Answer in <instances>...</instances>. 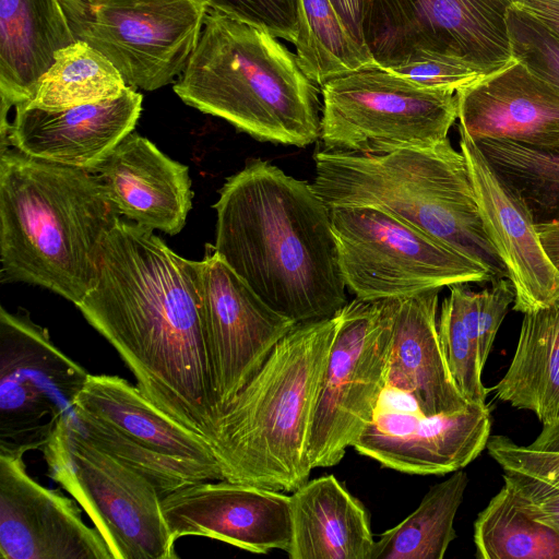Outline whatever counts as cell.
Here are the masks:
<instances>
[{
    "instance_id": "21",
    "label": "cell",
    "mask_w": 559,
    "mask_h": 559,
    "mask_svg": "<svg viewBox=\"0 0 559 559\" xmlns=\"http://www.w3.org/2000/svg\"><path fill=\"white\" fill-rule=\"evenodd\" d=\"M94 170L120 215L151 230L176 235L192 207L189 169L134 131Z\"/></svg>"
},
{
    "instance_id": "41",
    "label": "cell",
    "mask_w": 559,
    "mask_h": 559,
    "mask_svg": "<svg viewBox=\"0 0 559 559\" xmlns=\"http://www.w3.org/2000/svg\"><path fill=\"white\" fill-rule=\"evenodd\" d=\"M355 41L369 53L362 35V0H331ZM370 55V53H369Z\"/></svg>"
},
{
    "instance_id": "1",
    "label": "cell",
    "mask_w": 559,
    "mask_h": 559,
    "mask_svg": "<svg viewBox=\"0 0 559 559\" xmlns=\"http://www.w3.org/2000/svg\"><path fill=\"white\" fill-rule=\"evenodd\" d=\"M76 307L119 353L145 396L212 442L221 413L195 261L120 218L103 242L96 282Z\"/></svg>"
},
{
    "instance_id": "14",
    "label": "cell",
    "mask_w": 559,
    "mask_h": 559,
    "mask_svg": "<svg viewBox=\"0 0 559 559\" xmlns=\"http://www.w3.org/2000/svg\"><path fill=\"white\" fill-rule=\"evenodd\" d=\"M195 282L222 414L296 323L267 306L213 246L195 261Z\"/></svg>"
},
{
    "instance_id": "11",
    "label": "cell",
    "mask_w": 559,
    "mask_h": 559,
    "mask_svg": "<svg viewBox=\"0 0 559 559\" xmlns=\"http://www.w3.org/2000/svg\"><path fill=\"white\" fill-rule=\"evenodd\" d=\"M514 1L362 0L365 45L384 69L445 55L497 71L513 60L507 17Z\"/></svg>"
},
{
    "instance_id": "16",
    "label": "cell",
    "mask_w": 559,
    "mask_h": 559,
    "mask_svg": "<svg viewBox=\"0 0 559 559\" xmlns=\"http://www.w3.org/2000/svg\"><path fill=\"white\" fill-rule=\"evenodd\" d=\"M171 536H202L253 554L286 551L292 539L290 496L226 479L199 481L162 499Z\"/></svg>"
},
{
    "instance_id": "38",
    "label": "cell",
    "mask_w": 559,
    "mask_h": 559,
    "mask_svg": "<svg viewBox=\"0 0 559 559\" xmlns=\"http://www.w3.org/2000/svg\"><path fill=\"white\" fill-rule=\"evenodd\" d=\"M423 86L457 92L495 72L480 64L445 55H428L386 69Z\"/></svg>"
},
{
    "instance_id": "17",
    "label": "cell",
    "mask_w": 559,
    "mask_h": 559,
    "mask_svg": "<svg viewBox=\"0 0 559 559\" xmlns=\"http://www.w3.org/2000/svg\"><path fill=\"white\" fill-rule=\"evenodd\" d=\"M1 559H114L76 503L29 476L21 455L0 454Z\"/></svg>"
},
{
    "instance_id": "23",
    "label": "cell",
    "mask_w": 559,
    "mask_h": 559,
    "mask_svg": "<svg viewBox=\"0 0 559 559\" xmlns=\"http://www.w3.org/2000/svg\"><path fill=\"white\" fill-rule=\"evenodd\" d=\"M74 41L58 0H0L1 131L9 109L33 97L56 52Z\"/></svg>"
},
{
    "instance_id": "24",
    "label": "cell",
    "mask_w": 559,
    "mask_h": 559,
    "mask_svg": "<svg viewBox=\"0 0 559 559\" xmlns=\"http://www.w3.org/2000/svg\"><path fill=\"white\" fill-rule=\"evenodd\" d=\"M290 520V559H372L369 514L334 475L293 491Z\"/></svg>"
},
{
    "instance_id": "7",
    "label": "cell",
    "mask_w": 559,
    "mask_h": 559,
    "mask_svg": "<svg viewBox=\"0 0 559 559\" xmlns=\"http://www.w3.org/2000/svg\"><path fill=\"white\" fill-rule=\"evenodd\" d=\"M43 452L48 475L87 513L114 559L178 558L155 485L92 443L74 413L61 418Z\"/></svg>"
},
{
    "instance_id": "6",
    "label": "cell",
    "mask_w": 559,
    "mask_h": 559,
    "mask_svg": "<svg viewBox=\"0 0 559 559\" xmlns=\"http://www.w3.org/2000/svg\"><path fill=\"white\" fill-rule=\"evenodd\" d=\"M311 183L329 207L370 206L399 218L491 275L508 271L478 211L463 153L449 139L382 155L321 150Z\"/></svg>"
},
{
    "instance_id": "8",
    "label": "cell",
    "mask_w": 559,
    "mask_h": 559,
    "mask_svg": "<svg viewBox=\"0 0 559 559\" xmlns=\"http://www.w3.org/2000/svg\"><path fill=\"white\" fill-rule=\"evenodd\" d=\"M324 148L382 155L428 148L448 139L457 119L456 93L423 86L379 66L321 86Z\"/></svg>"
},
{
    "instance_id": "33",
    "label": "cell",
    "mask_w": 559,
    "mask_h": 559,
    "mask_svg": "<svg viewBox=\"0 0 559 559\" xmlns=\"http://www.w3.org/2000/svg\"><path fill=\"white\" fill-rule=\"evenodd\" d=\"M438 333L450 373L468 403L486 405L481 381L483 364L475 338L467 330L455 296L444 298L438 320Z\"/></svg>"
},
{
    "instance_id": "32",
    "label": "cell",
    "mask_w": 559,
    "mask_h": 559,
    "mask_svg": "<svg viewBox=\"0 0 559 559\" xmlns=\"http://www.w3.org/2000/svg\"><path fill=\"white\" fill-rule=\"evenodd\" d=\"M74 420L92 443L148 478L162 499L191 484L224 479L216 464L160 453L127 438L81 411L74 409Z\"/></svg>"
},
{
    "instance_id": "20",
    "label": "cell",
    "mask_w": 559,
    "mask_h": 559,
    "mask_svg": "<svg viewBox=\"0 0 559 559\" xmlns=\"http://www.w3.org/2000/svg\"><path fill=\"white\" fill-rule=\"evenodd\" d=\"M456 97L459 129L475 142L559 147V92L514 58Z\"/></svg>"
},
{
    "instance_id": "36",
    "label": "cell",
    "mask_w": 559,
    "mask_h": 559,
    "mask_svg": "<svg viewBox=\"0 0 559 559\" xmlns=\"http://www.w3.org/2000/svg\"><path fill=\"white\" fill-rule=\"evenodd\" d=\"M486 448L503 471L531 475L559 488V418L543 424L542 432L527 445L492 436Z\"/></svg>"
},
{
    "instance_id": "25",
    "label": "cell",
    "mask_w": 559,
    "mask_h": 559,
    "mask_svg": "<svg viewBox=\"0 0 559 559\" xmlns=\"http://www.w3.org/2000/svg\"><path fill=\"white\" fill-rule=\"evenodd\" d=\"M74 409L160 453L218 465L206 437L165 414L138 385L118 376L88 374Z\"/></svg>"
},
{
    "instance_id": "34",
    "label": "cell",
    "mask_w": 559,
    "mask_h": 559,
    "mask_svg": "<svg viewBox=\"0 0 559 559\" xmlns=\"http://www.w3.org/2000/svg\"><path fill=\"white\" fill-rule=\"evenodd\" d=\"M490 283V287L478 293L473 292L467 284L450 287L459 302L465 325L477 343L483 366L509 307L515 300L514 287L508 277Z\"/></svg>"
},
{
    "instance_id": "12",
    "label": "cell",
    "mask_w": 559,
    "mask_h": 559,
    "mask_svg": "<svg viewBox=\"0 0 559 559\" xmlns=\"http://www.w3.org/2000/svg\"><path fill=\"white\" fill-rule=\"evenodd\" d=\"M75 40L102 52L127 86L155 91L175 83L193 52L207 0H106L60 4Z\"/></svg>"
},
{
    "instance_id": "30",
    "label": "cell",
    "mask_w": 559,
    "mask_h": 559,
    "mask_svg": "<svg viewBox=\"0 0 559 559\" xmlns=\"http://www.w3.org/2000/svg\"><path fill=\"white\" fill-rule=\"evenodd\" d=\"M296 56L320 87L338 75L377 66L352 37L331 0H298Z\"/></svg>"
},
{
    "instance_id": "31",
    "label": "cell",
    "mask_w": 559,
    "mask_h": 559,
    "mask_svg": "<svg viewBox=\"0 0 559 559\" xmlns=\"http://www.w3.org/2000/svg\"><path fill=\"white\" fill-rule=\"evenodd\" d=\"M479 150L528 207L535 223L559 216V147L479 140Z\"/></svg>"
},
{
    "instance_id": "35",
    "label": "cell",
    "mask_w": 559,
    "mask_h": 559,
    "mask_svg": "<svg viewBox=\"0 0 559 559\" xmlns=\"http://www.w3.org/2000/svg\"><path fill=\"white\" fill-rule=\"evenodd\" d=\"M507 24L512 57L559 92V37L514 4Z\"/></svg>"
},
{
    "instance_id": "13",
    "label": "cell",
    "mask_w": 559,
    "mask_h": 559,
    "mask_svg": "<svg viewBox=\"0 0 559 559\" xmlns=\"http://www.w3.org/2000/svg\"><path fill=\"white\" fill-rule=\"evenodd\" d=\"M90 373L27 313L0 309V454L43 450Z\"/></svg>"
},
{
    "instance_id": "37",
    "label": "cell",
    "mask_w": 559,
    "mask_h": 559,
    "mask_svg": "<svg viewBox=\"0 0 559 559\" xmlns=\"http://www.w3.org/2000/svg\"><path fill=\"white\" fill-rule=\"evenodd\" d=\"M211 9L296 44L299 35L298 0H207Z\"/></svg>"
},
{
    "instance_id": "28",
    "label": "cell",
    "mask_w": 559,
    "mask_h": 559,
    "mask_svg": "<svg viewBox=\"0 0 559 559\" xmlns=\"http://www.w3.org/2000/svg\"><path fill=\"white\" fill-rule=\"evenodd\" d=\"M127 85L117 68L83 40L58 50L28 107L58 110L120 96Z\"/></svg>"
},
{
    "instance_id": "2",
    "label": "cell",
    "mask_w": 559,
    "mask_h": 559,
    "mask_svg": "<svg viewBox=\"0 0 559 559\" xmlns=\"http://www.w3.org/2000/svg\"><path fill=\"white\" fill-rule=\"evenodd\" d=\"M218 194L213 248L267 306L297 324L348 302L331 209L311 183L258 158Z\"/></svg>"
},
{
    "instance_id": "27",
    "label": "cell",
    "mask_w": 559,
    "mask_h": 559,
    "mask_svg": "<svg viewBox=\"0 0 559 559\" xmlns=\"http://www.w3.org/2000/svg\"><path fill=\"white\" fill-rule=\"evenodd\" d=\"M467 484L459 469L433 485L409 515L380 536L372 559H442L456 537L454 519Z\"/></svg>"
},
{
    "instance_id": "18",
    "label": "cell",
    "mask_w": 559,
    "mask_h": 559,
    "mask_svg": "<svg viewBox=\"0 0 559 559\" xmlns=\"http://www.w3.org/2000/svg\"><path fill=\"white\" fill-rule=\"evenodd\" d=\"M459 132L484 226L514 287L513 310L525 313L558 302L559 272L542 246L528 207L488 163L476 142L464 131Z\"/></svg>"
},
{
    "instance_id": "22",
    "label": "cell",
    "mask_w": 559,
    "mask_h": 559,
    "mask_svg": "<svg viewBox=\"0 0 559 559\" xmlns=\"http://www.w3.org/2000/svg\"><path fill=\"white\" fill-rule=\"evenodd\" d=\"M439 290L397 299L388 386L406 394L426 416L464 409L469 403L456 386L440 344Z\"/></svg>"
},
{
    "instance_id": "15",
    "label": "cell",
    "mask_w": 559,
    "mask_h": 559,
    "mask_svg": "<svg viewBox=\"0 0 559 559\" xmlns=\"http://www.w3.org/2000/svg\"><path fill=\"white\" fill-rule=\"evenodd\" d=\"M490 430L487 404L426 416L415 403H389L382 394L372 420L352 447L401 473L444 475L474 461L487 447Z\"/></svg>"
},
{
    "instance_id": "10",
    "label": "cell",
    "mask_w": 559,
    "mask_h": 559,
    "mask_svg": "<svg viewBox=\"0 0 559 559\" xmlns=\"http://www.w3.org/2000/svg\"><path fill=\"white\" fill-rule=\"evenodd\" d=\"M399 298H354L337 313L308 441L313 468L338 464L372 420L388 388Z\"/></svg>"
},
{
    "instance_id": "26",
    "label": "cell",
    "mask_w": 559,
    "mask_h": 559,
    "mask_svg": "<svg viewBox=\"0 0 559 559\" xmlns=\"http://www.w3.org/2000/svg\"><path fill=\"white\" fill-rule=\"evenodd\" d=\"M523 314L512 361L493 389L547 424L559 418V301Z\"/></svg>"
},
{
    "instance_id": "9",
    "label": "cell",
    "mask_w": 559,
    "mask_h": 559,
    "mask_svg": "<svg viewBox=\"0 0 559 559\" xmlns=\"http://www.w3.org/2000/svg\"><path fill=\"white\" fill-rule=\"evenodd\" d=\"M330 209L344 281L356 298H403L492 282L485 267L386 212Z\"/></svg>"
},
{
    "instance_id": "19",
    "label": "cell",
    "mask_w": 559,
    "mask_h": 559,
    "mask_svg": "<svg viewBox=\"0 0 559 559\" xmlns=\"http://www.w3.org/2000/svg\"><path fill=\"white\" fill-rule=\"evenodd\" d=\"M141 111L142 95L129 86L116 98L58 110L19 104L1 147L94 169L134 130Z\"/></svg>"
},
{
    "instance_id": "39",
    "label": "cell",
    "mask_w": 559,
    "mask_h": 559,
    "mask_svg": "<svg viewBox=\"0 0 559 559\" xmlns=\"http://www.w3.org/2000/svg\"><path fill=\"white\" fill-rule=\"evenodd\" d=\"M502 477L523 507L559 535V488L519 472L504 471Z\"/></svg>"
},
{
    "instance_id": "4",
    "label": "cell",
    "mask_w": 559,
    "mask_h": 559,
    "mask_svg": "<svg viewBox=\"0 0 559 559\" xmlns=\"http://www.w3.org/2000/svg\"><path fill=\"white\" fill-rule=\"evenodd\" d=\"M336 324V314L297 323L221 414L212 448L224 479L284 492L309 480V435Z\"/></svg>"
},
{
    "instance_id": "44",
    "label": "cell",
    "mask_w": 559,
    "mask_h": 559,
    "mask_svg": "<svg viewBox=\"0 0 559 559\" xmlns=\"http://www.w3.org/2000/svg\"><path fill=\"white\" fill-rule=\"evenodd\" d=\"M546 1H556V2H559V0H546Z\"/></svg>"
},
{
    "instance_id": "3",
    "label": "cell",
    "mask_w": 559,
    "mask_h": 559,
    "mask_svg": "<svg viewBox=\"0 0 559 559\" xmlns=\"http://www.w3.org/2000/svg\"><path fill=\"white\" fill-rule=\"evenodd\" d=\"M120 219L92 169L0 155L1 282H22L73 302L93 288L105 238Z\"/></svg>"
},
{
    "instance_id": "5",
    "label": "cell",
    "mask_w": 559,
    "mask_h": 559,
    "mask_svg": "<svg viewBox=\"0 0 559 559\" xmlns=\"http://www.w3.org/2000/svg\"><path fill=\"white\" fill-rule=\"evenodd\" d=\"M173 90L260 141L305 147L320 138L321 87L297 56L269 32L211 8Z\"/></svg>"
},
{
    "instance_id": "42",
    "label": "cell",
    "mask_w": 559,
    "mask_h": 559,
    "mask_svg": "<svg viewBox=\"0 0 559 559\" xmlns=\"http://www.w3.org/2000/svg\"><path fill=\"white\" fill-rule=\"evenodd\" d=\"M536 230L547 257L559 272V216L536 223Z\"/></svg>"
},
{
    "instance_id": "40",
    "label": "cell",
    "mask_w": 559,
    "mask_h": 559,
    "mask_svg": "<svg viewBox=\"0 0 559 559\" xmlns=\"http://www.w3.org/2000/svg\"><path fill=\"white\" fill-rule=\"evenodd\" d=\"M513 4L535 17L559 37V2L546 0H515Z\"/></svg>"
},
{
    "instance_id": "43",
    "label": "cell",
    "mask_w": 559,
    "mask_h": 559,
    "mask_svg": "<svg viewBox=\"0 0 559 559\" xmlns=\"http://www.w3.org/2000/svg\"><path fill=\"white\" fill-rule=\"evenodd\" d=\"M60 4H69V5H95L102 3L106 0H58Z\"/></svg>"
},
{
    "instance_id": "29",
    "label": "cell",
    "mask_w": 559,
    "mask_h": 559,
    "mask_svg": "<svg viewBox=\"0 0 559 559\" xmlns=\"http://www.w3.org/2000/svg\"><path fill=\"white\" fill-rule=\"evenodd\" d=\"M481 559H559V535L536 520L503 485L474 523Z\"/></svg>"
}]
</instances>
